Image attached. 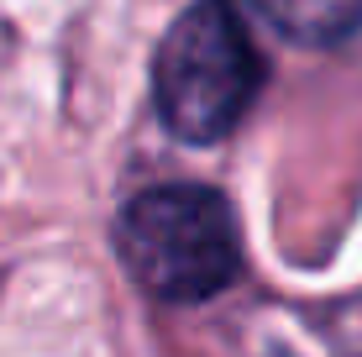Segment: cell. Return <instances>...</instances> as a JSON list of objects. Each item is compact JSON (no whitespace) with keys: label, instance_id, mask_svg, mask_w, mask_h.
Here are the masks:
<instances>
[{"label":"cell","instance_id":"7a4b0ae2","mask_svg":"<svg viewBox=\"0 0 362 357\" xmlns=\"http://www.w3.org/2000/svg\"><path fill=\"white\" fill-rule=\"evenodd\" d=\"M268 64L236 0H194L173 16L153 58V110L184 147H216L247 121Z\"/></svg>","mask_w":362,"mask_h":357},{"label":"cell","instance_id":"6da1fadb","mask_svg":"<svg viewBox=\"0 0 362 357\" xmlns=\"http://www.w3.org/2000/svg\"><path fill=\"white\" fill-rule=\"evenodd\" d=\"M110 247L147 300L210 305L242 279L236 211L210 184H153L116 211Z\"/></svg>","mask_w":362,"mask_h":357},{"label":"cell","instance_id":"3957f363","mask_svg":"<svg viewBox=\"0 0 362 357\" xmlns=\"http://www.w3.org/2000/svg\"><path fill=\"white\" fill-rule=\"evenodd\" d=\"M284 42L331 53L362 37V0H247Z\"/></svg>","mask_w":362,"mask_h":357}]
</instances>
